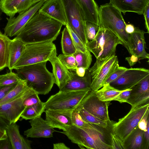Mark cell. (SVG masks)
Listing matches in <instances>:
<instances>
[{
    "label": "cell",
    "mask_w": 149,
    "mask_h": 149,
    "mask_svg": "<svg viewBox=\"0 0 149 149\" xmlns=\"http://www.w3.org/2000/svg\"><path fill=\"white\" fill-rule=\"evenodd\" d=\"M91 90L63 92L59 91L50 96L45 103L46 109L73 110L77 108Z\"/></svg>",
    "instance_id": "7"
},
{
    "label": "cell",
    "mask_w": 149,
    "mask_h": 149,
    "mask_svg": "<svg viewBox=\"0 0 149 149\" xmlns=\"http://www.w3.org/2000/svg\"><path fill=\"white\" fill-rule=\"evenodd\" d=\"M144 131L138 126L123 141L125 149H142Z\"/></svg>",
    "instance_id": "26"
},
{
    "label": "cell",
    "mask_w": 149,
    "mask_h": 149,
    "mask_svg": "<svg viewBox=\"0 0 149 149\" xmlns=\"http://www.w3.org/2000/svg\"><path fill=\"white\" fill-rule=\"evenodd\" d=\"M73 111L66 109L45 110V120L53 128L65 132L72 125L71 115Z\"/></svg>",
    "instance_id": "14"
},
{
    "label": "cell",
    "mask_w": 149,
    "mask_h": 149,
    "mask_svg": "<svg viewBox=\"0 0 149 149\" xmlns=\"http://www.w3.org/2000/svg\"><path fill=\"white\" fill-rule=\"evenodd\" d=\"M48 61L51 63L52 67V73L55 84L60 89L70 79L69 70L65 67L58 58L56 49L54 51Z\"/></svg>",
    "instance_id": "19"
},
{
    "label": "cell",
    "mask_w": 149,
    "mask_h": 149,
    "mask_svg": "<svg viewBox=\"0 0 149 149\" xmlns=\"http://www.w3.org/2000/svg\"><path fill=\"white\" fill-rule=\"evenodd\" d=\"M26 44L20 39L15 37L11 40L9 47V55L8 68L12 71L20 57L25 48Z\"/></svg>",
    "instance_id": "25"
},
{
    "label": "cell",
    "mask_w": 149,
    "mask_h": 149,
    "mask_svg": "<svg viewBox=\"0 0 149 149\" xmlns=\"http://www.w3.org/2000/svg\"><path fill=\"white\" fill-rule=\"evenodd\" d=\"M63 24L38 11L16 37L26 44L52 41L56 39Z\"/></svg>",
    "instance_id": "1"
},
{
    "label": "cell",
    "mask_w": 149,
    "mask_h": 149,
    "mask_svg": "<svg viewBox=\"0 0 149 149\" xmlns=\"http://www.w3.org/2000/svg\"><path fill=\"white\" fill-rule=\"evenodd\" d=\"M98 17L99 27L107 29L115 34L131 55L130 34L125 31L126 24L121 12L109 3H106L99 8Z\"/></svg>",
    "instance_id": "3"
},
{
    "label": "cell",
    "mask_w": 149,
    "mask_h": 149,
    "mask_svg": "<svg viewBox=\"0 0 149 149\" xmlns=\"http://www.w3.org/2000/svg\"><path fill=\"white\" fill-rule=\"evenodd\" d=\"M149 103L132 107L129 112L118 121L114 122L113 132L118 138L123 141L131 132L138 126V123L146 111L149 109Z\"/></svg>",
    "instance_id": "9"
},
{
    "label": "cell",
    "mask_w": 149,
    "mask_h": 149,
    "mask_svg": "<svg viewBox=\"0 0 149 149\" xmlns=\"http://www.w3.org/2000/svg\"><path fill=\"white\" fill-rule=\"evenodd\" d=\"M110 101L100 100L95 94V91H90L83 99L80 106L89 113L96 117L106 121H110L108 108Z\"/></svg>",
    "instance_id": "13"
},
{
    "label": "cell",
    "mask_w": 149,
    "mask_h": 149,
    "mask_svg": "<svg viewBox=\"0 0 149 149\" xmlns=\"http://www.w3.org/2000/svg\"><path fill=\"white\" fill-rule=\"evenodd\" d=\"M54 149H70V148L67 146L63 143H59L53 144Z\"/></svg>",
    "instance_id": "50"
},
{
    "label": "cell",
    "mask_w": 149,
    "mask_h": 149,
    "mask_svg": "<svg viewBox=\"0 0 149 149\" xmlns=\"http://www.w3.org/2000/svg\"><path fill=\"white\" fill-rule=\"evenodd\" d=\"M20 79L17 73L10 71L6 74L0 75V86L17 83Z\"/></svg>",
    "instance_id": "35"
},
{
    "label": "cell",
    "mask_w": 149,
    "mask_h": 149,
    "mask_svg": "<svg viewBox=\"0 0 149 149\" xmlns=\"http://www.w3.org/2000/svg\"><path fill=\"white\" fill-rule=\"evenodd\" d=\"M5 129L13 149H31V141L25 139L20 134L19 126L16 123H8Z\"/></svg>",
    "instance_id": "23"
},
{
    "label": "cell",
    "mask_w": 149,
    "mask_h": 149,
    "mask_svg": "<svg viewBox=\"0 0 149 149\" xmlns=\"http://www.w3.org/2000/svg\"><path fill=\"white\" fill-rule=\"evenodd\" d=\"M65 26L70 33L74 44L77 50L83 52H86L88 49L77 36L68 25Z\"/></svg>",
    "instance_id": "36"
},
{
    "label": "cell",
    "mask_w": 149,
    "mask_h": 149,
    "mask_svg": "<svg viewBox=\"0 0 149 149\" xmlns=\"http://www.w3.org/2000/svg\"><path fill=\"white\" fill-rule=\"evenodd\" d=\"M34 0H0V8L9 17H14L28 9L34 4Z\"/></svg>",
    "instance_id": "21"
},
{
    "label": "cell",
    "mask_w": 149,
    "mask_h": 149,
    "mask_svg": "<svg viewBox=\"0 0 149 149\" xmlns=\"http://www.w3.org/2000/svg\"><path fill=\"white\" fill-rule=\"evenodd\" d=\"M149 0H110L109 4L124 15L127 12L143 15Z\"/></svg>",
    "instance_id": "22"
},
{
    "label": "cell",
    "mask_w": 149,
    "mask_h": 149,
    "mask_svg": "<svg viewBox=\"0 0 149 149\" xmlns=\"http://www.w3.org/2000/svg\"><path fill=\"white\" fill-rule=\"evenodd\" d=\"M35 93L32 88L28 86L17 97L0 105V117L9 124L16 123L26 108L23 104L24 100Z\"/></svg>",
    "instance_id": "10"
},
{
    "label": "cell",
    "mask_w": 149,
    "mask_h": 149,
    "mask_svg": "<svg viewBox=\"0 0 149 149\" xmlns=\"http://www.w3.org/2000/svg\"><path fill=\"white\" fill-rule=\"evenodd\" d=\"M149 109H148L138 123L139 127L144 131L146 130L149 121Z\"/></svg>",
    "instance_id": "42"
},
{
    "label": "cell",
    "mask_w": 149,
    "mask_h": 149,
    "mask_svg": "<svg viewBox=\"0 0 149 149\" xmlns=\"http://www.w3.org/2000/svg\"><path fill=\"white\" fill-rule=\"evenodd\" d=\"M45 110L44 102L41 101L35 104L26 108L21 117L25 120L32 119L41 116Z\"/></svg>",
    "instance_id": "31"
},
{
    "label": "cell",
    "mask_w": 149,
    "mask_h": 149,
    "mask_svg": "<svg viewBox=\"0 0 149 149\" xmlns=\"http://www.w3.org/2000/svg\"><path fill=\"white\" fill-rule=\"evenodd\" d=\"M56 49L55 45L52 41L26 44L24 50L13 69L26 65L47 62Z\"/></svg>",
    "instance_id": "5"
},
{
    "label": "cell",
    "mask_w": 149,
    "mask_h": 149,
    "mask_svg": "<svg viewBox=\"0 0 149 149\" xmlns=\"http://www.w3.org/2000/svg\"><path fill=\"white\" fill-rule=\"evenodd\" d=\"M125 59L131 66L135 64L139 60L137 57L134 55H131L130 57H127Z\"/></svg>",
    "instance_id": "47"
},
{
    "label": "cell",
    "mask_w": 149,
    "mask_h": 149,
    "mask_svg": "<svg viewBox=\"0 0 149 149\" xmlns=\"http://www.w3.org/2000/svg\"><path fill=\"white\" fill-rule=\"evenodd\" d=\"M148 75L149 70L147 69L127 68L116 79L109 84L116 89L124 90L131 88Z\"/></svg>",
    "instance_id": "12"
},
{
    "label": "cell",
    "mask_w": 149,
    "mask_h": 149,
    "mask_svg": "<svg viewBox=\"0 0 149 149\" xmlns=\"http://www.w3.org/2000/svg\"><path fill=\"white\" fill-rule=\"evenodd\" d=\"M17 83L0 86V100L3 98L16 85Z\"/></svg>",
    "instance_id": "44"
},
{
    "label": "cell",
    "mask_w": 149,
    "mask_h": 149,
    "mask_svg": "<svg viewBox=\"0 0 149 149\" xmlns=\"http://www.w3.org/2000/svg\"><path fill=\"white\" fill-rule=\"evenodd\" d=\"M99 28V26L97 25L90 22H86V33L88 41L94 39Z\"/></svg>",
    "instance_id": "37"
},
{
    "label": "cell",
    "mask_w": 149,
    "mask_h": 149,
    "mask_svg": "<svg viewBox=\"0 0 149 149\" xmlns=\"http://www.w3.org/2000/svg\"><path fill=\"white\" fill-rule=\"evenodd\" d=\"M38 11L61 23L63 25L68 23L62 0H48L45 1Z\"/></svg>",
    "instance_id": "17"
},
{
    "label": "cell",
    "mask_w": 149,
    "mask_h": 149,
    "mask_svg": "<svg viewBox=\"0 0 149 149\" xmlns=\"http://www.w3.org/2000/svg\"><path fill=\"white\" fill-rule=\"evenodd\" d=\"M124 90H118L111 86L109 84H104L100 89L95 91V93L100 100L111 101Z\"/></svg>",
    "instance_id": "28"
},
{
    "label": "cell",
    "mask_w": 149,
    "mask_h": 149,
    "mask_svg": "<svg viewBox=\"0 0 149 149\" xmlns=\"http://www.w3.org/2000/svg\"><path fill=\"white\" fill-rule=\"evenodd\" d=\"M146 33L143 30L135 27L134 32L130 34V39L132 48V54L140 59L149 58V54L146 51V43L144 34Z\"/></svg>",
    "instance_id": "20"
},
{
    "label": "cell",
    "mask_w": 149,
    "mask_h": 149,
    "mask_svg": "<svg viewBox=\"0 0 149 149\" xmlns=\"http://www.w3.org/2000/svg\"><path fill=\"white\" fill-rule=\"evenodd\" d=\"M0 149H13L8 136L6 139L0 140Z\"/></svg>",
    "instance_id": "46"
},
{
    "label": "cell",
    "mask_w": 149,
    "mask_h": 149,
    "mask_svg": "<svg viewBox=\"0 0 149 149\" xmlns=\"http://www.w3.org/2000/svg\"><path fill=\"white\" fill-rule=\"evenodd\" d=\"M61 44L62 50L63 54L72 55L77 50L70 33L66 26L62 32Z\"/></svg>",
    "instance_id": "29"
},
{
    "label": "cell",
    "mask_w": 149,
    "mask_h": 149,
    "mask_svg": "<svg viewBox=\"0 0 149 149\" xmlns=\"http://www.w3.org/2000/svg\"><path fill=\"white\" fill-rule=\"evenodd\" d=\"M122 43L115 34L109 30L100 27L94 39L88 41L86 48L96 59L102 60L115 55L117 46Z\"/></svg>",
    "instance_id": "4"
},
{
    "label": "cell",
    "mask_w": 149,
    "mask_h": 149,
    "mask_svg": "<svg viewBox=\"0 0 149 149\" xmlns=\"http://www.w3.org/2000/svg\"><path fill=\"white\" fill-rule=\"evenodd\" d=\"M27 87L26 81L20 79L16 85L0 100V105L10 101L17 97Z\"/></svg>",
    "instance_id": "32"
},
{
    "label": "cell",
    "mask_w": 149,
    "mask_h": 149,
    "mask_svg": "<svg viewBox=\"0 0 149 149\" xmlns=\"http://www.w3.org/2000/svg\"><path fill=\"white\" fill-rule=\"evenodd\" d=\"M143 15L145 20V24L147 30V33H149V2L146 6Z\"/></svg>",
    "instance_id": "45"
},
{
    "label": "cell",
    "mask_w": 149,
    "mask_h": 149,
    "mask_svg": "<svg viewBox=\"0 0 149 149\" xmlns=\"http://www.w3.org/2000/svg\"><path fill=\"white\" fill-rule=\"evenodd\" d=\"M68 25L86 47L88 42L86 33L84 13L76 0H62Z\"/></svg>",
    "instance_id": "8"
},
{
    "label": "cell",
    "mask_w": 149,
    "mask_h": 149,
    "mask_svg": "<svg viewBox=\"0 0 149 149\" xmlns=\"http://www.w3.org/2000/svg\"><path fill=\"white\" fill-rule=\"evenodd\" d=\"M127 69V68L125 67L119 66L105 81L104 85L109 84L111 82L114 81L125 72Z\"/></svg>",
    "instance_id": "40"
},
{
    "label": "cell",
    "mask_w": 149,
    "mask_h": 149,
    "mask_svg": "<svg viewBox=\"0 0 149 149\" xmlns=\"http://www.w3.org/2000/svg\"><path fill=\"white\" fill-rule=\"evenodd\" d=\"M11 40L8 36L0 30V71L8 67Z\"/></svg>",
    "instance_id": "27"
},
{
    "label": "cell",
    "mask_w": 149,
    "mask_h": 149,
    "mask_svg": "<svg viewBox=\"0 0 149 149\" xmlns=\"http://www.w3.org/2000/svg\"><path fill=\"white\" fill-rule=\"evenodd\" d=\"M48 0H34V3L35 4L36 3L41 1H47Z\"/></svg>",
    "instance_id": "53"
},
{
    "label": "cell",
    "mask_w": 149,
    "mask_h": 149,
    "mask_svg": "<svg viewBox=\"0 0 149 149\" xmlns=\"http://www.w3.org/2000/svg\"><path fill=\"white\" fill-rule=\"evenodd\" d=\"M41 101L38 94L35 93L25 99L23 102V104L26 108L35 104Z\"/></svg>",
    "instance_id": "39"
},
{
    "label": "cell",
    "mask_w": 149,
    "mask_h": 149,
    "mask_svg": "<svg viewBox=\"0 0 149 149\" xmlns=\"http://www.w3.org/2000/svg\"><path fill=\"white\" fill-rule=\"evenodd\" d=\"M76 108L81 118L87 123L107 128L112 122L111 120L106 121L100 119L89 113L80 106Z\"/></svg>",
    "instance_id": "30"
},
{
    "label": "cell",
    "mask_w": 149,
    "mask_h": 149,
    "mask_svg": "<svg viewBox=\"0 0 149 149\" xmlns=\"http://www.w3.org/2000/svg\"><path fill=\"white\" fill-rule=\"evenodd\" d=\"M112 149H125L123 141L120 139L113 132L110 133Z\"/></svg>",
    "instance_id": "38"
},
{
    "label": "cell",
    "mask_w": 149,
    "mask_h": 149,
    "mask_svg": "<svg viewBox=\"0 0 149 149\" xmlns=\"http://www.w3.org/2000/svg\"><path fill=\"white\" fill-rule=\"evenodd\" d=\"M69 75L70 79L59 91L68 92L87 90H91V79L87 70L85 75L83 77L78 76L75 70H69Z\"/></svg>",
    "instance_id": "18"
},
{
    "label": "cell",
    "mask_w": 149,
    "mask_h": 149,
    "mask_svg": "<svg viewBox=\"0 0 149 149\" xmlns=\"http://www.w3.org/2000/svg\"><path fill=\"white\" fill-rule=\"evenodd\" d=\"M149 121L148 122L147 128L144 131L142 149H148L149 145Z\"/></svg>",
    "instance_id": "43"
},
{
    "label": "cell",
    "mask_w": 149,
    "mask_h": 149,
    "mask_svg": "<svg viewBox=\"0 0 149 149\" xmlns=\"http://www.w3.org/2000/svg\"><path fill=\"white\" fill-rule=\"evenodd\" d=\"M29 122L31 127L24 132L27 137L49 138L53 137L54 132H57L41 116L31 120Z\"/></svg>",
    "instance_id": "16"
},
{
    "label": "cell",
    "mask_w": 149,
    "mask_h": 149,
    "mask_svg": "<svg viewBox=\"0 0 149 149\" xmlns=\"http://www.w3.org/2000/svg\"><path fill=\"white\" fill-rule=\"evenodd\" d=\"M65 67L69 70H75L77 65L75 57L73 54L65 55L61 54L57 56Z\"/></svg>",
    "instance_id": "34"
},
{
    "label": "cell",
    "mask_w": 149,
    "mask_h": 149,
    "mask_svg": "<svg viewBox=\"0 0 149 149\" xmlns=\"http://www.w3.org/2000/svg\"><path fill=\"white\" fill-rule=\"evenodd\" d=\"M45 1H41L36 3L27 10L19 13L16 17L6 18L8 22L4 29V34L10 37L17 36Z\"/></svg>",
    "instance_id": "11"
},
{
    "label": "cell",
    "mask_w": 149,
    "mask_h": 149,
    "mask_svg": "<svg viewBox=\"0 0 149 149\" xmlns=\"http://www.w3.org/2000/svg\"><path fill=\"white\" fill-rule=\"evenodd\" d=\"M127 103L132 107L149 103V75L132 87Z\"/></svg>",
    "instance_id": "15"
},
{
    "label": "cell",
    "mask_w": 149,
    "mask_h": 149,
    "mask_svg": "<svg viewBox=\"0 0 149 149\" xmlns=\"http://www.w3.org/2000/svg\"><path fill=\"white\" fill-rule=\"evenodd\" d=\"M86 70L85 68L83 67H78L75 70V72L78 76L81 77H83L85 75Z\"/></svg>",
    "instance_id": "49"
},
{
    "label": "cell",
    "mask_w": 149,
    "mask_h": 149,
    "mask_svg": "<svg viewBox=\"0 0 149 149\" xmlns=\"http://www.w3.org/2000/svg\"></svg>",
    "instance_id": "54"
},
{
    "label": "cell",
    "mask_w": 149,
    "mask_h": 149,
    "mask_svg": "<svg viewBox=\"0 0 149 149\" xmlns=\"http://www.w3.org/2000/svg\"><path fill=\"white\" fill-rule=\"evenodd\" d=\"M135 30V27L131 24H126L125 30L126 32L129 34L133 33Z\"/></svg>",
    "instance_id": "48"
},
{
    "label": "cell",
    "mask_w": 149,
    "mask_h": 149,
    "mask_svg": "<svg viewBox=\"0 0 149 149\" xmlns=\"http://www.w3.org/2000/svg\"><path fill=\"white\" fill-rule=\"evenodd\" d=\"M82 9L86 21L99 25V8L94 0H76Z\"/></svg>",
    "instance_id": "24"
},
{
    "label": "cell",
    "mask_w": 149,
    "mask_h": 149,
    "mask_svg": "<svg viewBox=\"0 0 149 149\" xmlns=\"http://www.w3.org/2000/svg\"><path fill=\"white\" fill-rule=\"evenodd\" d=\"M131 90L132 89L130 88L124 90L115 98L113 100L118 101L121 103H127L129 97Z\"/></svg>",
    "instance_id": "41"
},
{
    "label": "cell",
    "mask_w": 149,
    "mask_h": 149,
    "mask_svg": "<svg viewBox=\"0 0 149 149\" xmlns=\"http://www.w3.org/2000/svg\"><path fill=\"white\" fill-rule=\"evenodd\" d=\"M8 123L6 120L0 117V126L5 129Z\"/></svg>",
    "instance_id": "52"
},
{
    "label": "cell",
    "mask_w": 149,
    "mask_h": 149,
    "mask_svg": "<svg viewBox=\"0 0 149 149\" xmlns=\"http://www.w3.org/2000/svg\"><path fill=\"white\" fill-rule=\"evenodd\" d=\"M119 66L115 55L102 60L96 59L94 65L87 69L91 79V90L96 91L102 88L105 81Z\"/></svg>",
    "instance_id": "6"
},
{
    "label": "cell",
    "mask_w": 149,
    "mask_h": 149,
    "mask_svg": "<svg viewBox=\"0 0 149 149\" xmlns=\"http://www.w3.org/2000/svg\"><path fill=\"white\" fill-rule=\"evenodd\" d=\"M77 65V67H81L86 70L89 68L92 62V56L91 52L88 50L83 52L77 50L73 54Z\"/></svg>",
    "instance_id": "33"
},
{
    "label": "cell",
    "mask_w": 149,
    "mask_h": 149,
    "mask_svg": "<svg viewBox=\"0 0 149 149\" xmlns=\"http://www.w3.org/2000/svg\"><path fill=\"white\" fill-rule=\"evenodd\" d=\"M7 137L5 128L0 126V140L6 139Z\"/></svg>",
    "instance_id": "51"
},
{
    "label": "cell",
    "mask_w": 149,
    "mask_h": 149,
    "mask_svg": "<svg viewBox=\"0 0 149 149\" xmlns=\"http://www.w3.org/2000/svg\"><path fill=\"white\" fill-rule=\"evenodd\" d=\"M46 63L45 61L26 65L15 69L19 77L26 81L28 86L38 95L48 93L55 83L53 73L46 68Z\"/></svg>",
    "instance_id": "2"
}]
</instances>
